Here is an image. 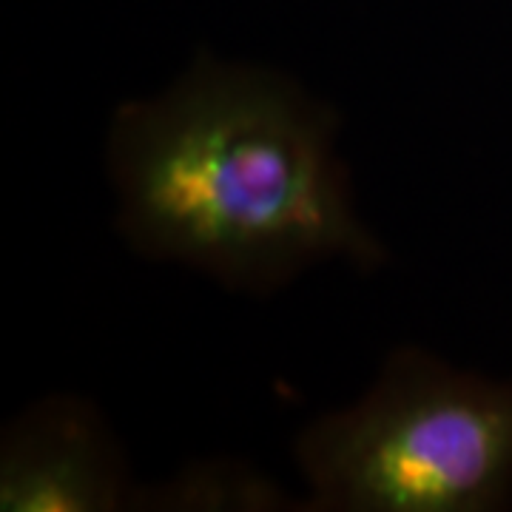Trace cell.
Here are the masks:
<instances>
[{
  "instance_id": "obj_2",
  "label": "cell",
  "mask_w": 512,
  "mask_h": 512,
  "mask_svg": "<svg viewBox=\"0 0 512 512\" xmlns=\"http://www.w3.org/2000/svg\"><path fill=\"white\" fill-rule=\"evenodd\" d=\"M293 461L311 512L510 510L512 379L396 348L296 436Z\"/></svg>"
},
{
  "instance_id": "obj_1",
  "label": "cell",
  "mask_w": 512,
  "mask_h": 512,
  "mask_svg": "<svg viewBox=\"0 0 512 512\" xmlns=\"http://www.w3.org/2000/svg\"><path fill=\"white\" fill-rule=\"evenodd\" d=\"M117 228L151 262L274 293L316 265L376 268L336 114L285 72L200 55L106 131Z\"/></svg>"
},
{
  "instance_id": "obj_3",
  "label": "cell",
  "mask_w": 512,
  "mask_h": 512,
  "mask_svg": "<svg viewBox=\"0 0 512 512\" xmlns=\"http://www.w3.org/2000/svg\"><path fill=\"white\" fill-rule=\"evenodd\" d=\"M137 487L109 419L83 396H43L0 436L3 512L134 510Z\"/></svg>"
},
{
  "instance_id": "obj_4",
  "label": "cell",
  "mask_w": 512,
  "mask_h": 512,
  "mask_svg": "<svg viewBox=\"0 0 512 512\" xmlns=\"http://www.w3.org/2000/svg\"><path fill=\"white\" fill-rule=\"evenodd\" d=\"M134 510L151 512H274L305 510V498L293 495L274 478L262 476L245 461L211 458L194 461L157 484L137 487Z\"/></svg>"
}]
</instances>
